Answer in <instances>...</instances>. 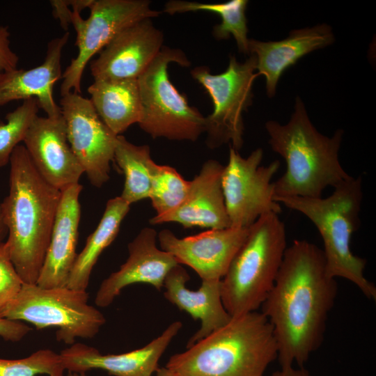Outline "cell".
Returning <instances> with one entry per match:
<instances>
[{"instance_id":"cell-29","label":"cell","mask_w":376,"mask_h":376,"mask_svg":"<svg viewBox=\"0 0 376 376\" xmlns=\"http://www.w3.org/2000/svg\"><path fill=\"white\" fill-rule=\"evenodd\" d=\"M65 370L60 354L49 349L21 359H0V376H64Z\"/></svg>"},{"instance_id":"cell-10","label":"cell","mask_w":376,"mask_h":376,"mask_svg":"<svg viewBox=\"0 0 376 376\" xmlns=\"http://www.w3.org/2000/svg\"><path fill=\"white\" fill-rule=\"evenodd\" d=\"M90 15L84 19L76 11L71 24L76 31L78 54L62 75L61 96L81 94V78L91 58L120 32L142 19L157 17L148 0H93Z\"/></svg>"},{"instance_id":"cell-3","label":"cell","mask_w":376,"mask_h":376,"mask_svg":"<svg viewBox=\"0 0 376 376\" xmlns=\"http://www.w3.org/2000/svg\"><path fill=\"white\" fill-rule=\"evenodd\" d=\"M265 128L272 149L286 162L285 172L274 182V196L320 198L327 187L350 176L338 159L343 131L338 130L331 137L320 134L299 97L286 124L269 120Z\"/></svg>"},{"instance_id":"cell-6","label":"cell","mask_w":376,"mask_h":376,"mask_svg":"<svg viewBox=\"0 0 376 376\" xmlns=\"http://www.w3.org/2000/svg\"><path fill=\"white\" fill-rule=\"evenodd\" d=\"M286 231L276 213L261 216L221 280L224 308L232 318L256 311L272 288L281 265Z\"/></svg>"},{"instance_id":"cell-14","label":"cell","mask_w":376,"mask_h":376,"mask_svg":"<svg viewBox=\"0 0 376 376\" xmlns=\"http://www.w3.org/2000/svg\"><path fill=\"white\" fill-rule=\"evenodd\" d=\"M163 40L162 32L150 18L128 26L91 61L94 80L137 79L161 51Z\"/></svg>"},{"instance_id":"cell-15","label":"cell","mask_w":376,"mask_h":376,"mask_svg":"<svg viewBox=\"0 0 376 376\" xmlns=\"http://www.w3.org/2000/svg\"><path fill=\"white\" fill-rule=\"evenodd\" d=\"M157 240L156 230L146 227L128 244L127 260L103 280L97 291V306H109L124 288L132 284L150 285L158 291L163 288L169 271L180 264L171 253L158 248Z\"/></svg>"},{"instance_id":"cell-22","label":"cell","mask_w":376,"mask_h":376,"mask_svg":"<svg viewBox=\"0 0 376 376\" xmlns=\"http://www.w3.org/2000/svg\"><path fill=\"white\" fill-rule=\"evenodd\" d=\"M334 41L331 29L327 24L292 30L286 38L279 41L249 39V53L256 57L258 75L265 77L268 97L274 95L278 81L287 68L304 55Z\"/></svg>"},{"instance_id":"cell-35","label":"cell","mask_w":376,"mask_h":376,"mask_svg":"<svg viewBox=\"0 0 376 376\" xmlns=\"http://www.w3.org/2000/svg\"><path fill=\"white\" fill-rule=\"evenodd\" d=\"M8 234L7 228L4 224L1 211L0 209V242H2V240Z\"/></svg>"},{"instance_id":"cell-26","label":"cell","mask_w":376,"mask_h":376,"mask_svg":"<svg viewBox=\"0 0 376 376\" xmlns=\"http://www.w3.org/2000/svg\"><path fill=\"white\" fill-rule=\"evenodd\" d=\"M246 0H231L221 3H205L196 1L171 0L165 3L164 12L169 15L191 11H210L218 14L221 22L213 28V36L217 40L227 39L232 35L240 53L249 54L246 17Z\"/></svg>"},{"instance_id":"cell-21","label":"cell","mask_w":376,"mask_h":376,"mask_svg":"<svg viewBox=\"0 0 376 376\" xmlns=\"http://www.w3.org/2000/svg\"><path fill=\"white\" fill-rule=\"evenodd\" d=\"M190 279L181 265L173 267L166 275L163 288L164 297L195 320H200L201 328L189 338L186 347L226 325L232 319L224 306L221 295V280L202 281L196 290L187 288Z\"/></svg>"},{"instance_id":"cell-30","label":"cell","mask_w":376,"mask_h":376,"mask_svg":"<svg viewBox=\"0 0 376 376\" xmlns=\"http://www.w3.org/2000/svg\"><path fill=\"white\" fill-rule=\"evenodd\" d=\"M23 284L5 242H0V308L17 296Z\"/></svg>"},{"instance_id":"cell-1","label":"cell","mask_w":376,"mask_h":376,"mask_svg":"<svg viewBox=\"0 0 376 376\" xmlns=\"http://www.w3.org/2000/svg\"><path fill=\"white\" fill-rule=\"evenodd\" d=\"M337 290L322 249L305 240L287 246L260 306L273 329L281 368L303 367L321 345Z\"/></svg>"},{"instance_id":"cell-24","label":"cell","mask_w":376,"mask_h":376,"mask_svg":"<svg viewBox=\"0 0 376 376\" xmlns=\"http://www.w3.org/2000/svg\"><path fill=\"white\" fill-rule=\"evenodd\" d=\"M130 206L120 196L107 201L100 223L88 237L83 250L77 254L66 287L86 290L95 263L102 251L116 239Z\"/></svg>"},{"instance_id":"cell-32","label":"cell","mask_w":376,"mask_h":376,"mask_svg":"<svg viewBox=\"0 0 376 376\" xmlns=\"http://www.w3.org/2000/svg\"><path fill=\"white\" fill-rule=\"evenodd\" d=\"M10 36L8 27L0 25V75L17 68L19 57L11 48Z\"/></svg>"},{"instance_id":"cell-13","label":"cell","mask_w":376,"mask_h":376,"mask_svg":"<svg viewBox=\"0 0 376 376\" xmlns=\"http://www.w3.org/2000/svg\"><path fill=\"white\" fill-rule=\"evenodd\" d=\"M249 228L228 227L209 229L179 238L169 229L157 233L162 250L180 265L193 269L202 281L221 280L237 251L245 241Z\"/></svg>"},{"instance_id":"cell-7","label":"cell","mask_w":376,"mask_h":376,"mask_svg":"<svg viewBox=\"0 0 376 376\" xmlns=\"http://www.w3.org/2000/svg\"><path fill=\"white\" fill-rule=\"evenodd\" d=\"M171 63L183 67L190 65L182 50L162 47L137 78L141 103L138 124L153 139L195 141L205 132V117L189 104L170 81L168 66Z\"/></svg>"},{"instance_id":"cell-36","label":"cell","mask_w":376,"mask_h":376,"mask_svg":"<svg viewBox=\"0 0 376 376\" xmlns=\"http://www.w3.org/2000/svg\"><path fill=\"white\" fill-rule=\"evenodd\" d=\"M156 376H175L167 368L161 367L157 370Z\"/></svg>"},{"instance_id":"cell-18","label":"cell","mask_w":376,"mask_h":376,"mask_svg":"<svg viewBox=\"0 0 376 376\" xmlns=\"http://www.w3.org/2000/svg\"><path fill=\"white\" fill-rule=\"evenodd\" d=\"M224 166L218 161L205 162L190 181L182 203L170 213L150 219L152 225L176 222L185 228L221 229L230 227L222 189Z\"/></svg>"},{"instance_id":"cell-27","label":"cell","mask_w":376,"mask_h":376,"mask_svg":"<svg viewBox=\"0 0 376 376\" xmlns=\"http://www.w3.org/2000/svg\"><path fill=\"white\" fill-rule=\"evenodd\" d=\"M190 181L185 180L173 167L156 164L148 198L156 217L167 214L176 209L185 198Z\"/></svg>"},{"instance_id":"cell-9","label":"cell","mask_w":376,"mask_h":376,"mask_svg":"<svg viewBox=\"0 0 376 376\" xmlns=\"http://www.w3.org/2000/svg\"><path fill=\"white\" fill-rule=\"evenodd\" d=\"M256 57L250 56L243 63L235 56L230 57L226 70L213 75L205 66H198L191 75L207 91L213 102V111L205 117L206 143L216 148L231 143L239 150L243 145V112L251 104L252 86L258 76Z\"/></svg>"},{"instance_id":"cell-5","label":"cell","mask_w":376,"mask_h":376,"mask_svg":"<svg viewBox=\"0 0 376 376\" xmlns=\"http://www.w3.org/2000/svg\"><path fill=\"white\" fill-rule=\"evenodd\" d=\"M327 198L274 196L279 204L297 211L316 227L330 276L354 283L367 298L376 299V288L364 275L366 260L351 250V239L359 226L363 191L361 177L350 176Z\"/></svg>"},{"instance_id":"cell-20","label":"cell","mask_w":376,"mask_h":376,"mask_svg":"<svg viewBox=\"0 0 376 376\" xmlns=\"http://www.w3.org/2000/svg\"><path fill=\"white\" fill-rule=\"evenodd\" d=\"M69 33L49 41L44 61L29 70L15 69L0 75V106L12 101L35 98L40 109L48 117L62 115L61 107L54 100L53 89L62 78L61 56Z\"/></svg>"},{"instance_id":"cell-37","label":"cell","mask_w":376,"mask_h":376,"mask_svg":"<svg viewBox=\"0 0 376 376\" xmlns=\"http://www.w3.org/2000/svg\"><path fill=\"white\" fill-rule=\"evenodd\" d=\"M67 376H87L85 373L69 372Z\"/></svg>"},{"instance_id":"cell-16","label":"cell","mask_w":376,"mask_h":376,"mask_svg":"<svg viewBox=\"0 0 376 376\" xmlns=\"http://www.w3.org/2000/svg\"><path fill=\"white\" fill-rule=\"evenodd\" d=\"M23 142L34 166L49 185L62 191L79 183L84 171L68 141L62 115L38 116Z\"/></svg>"},{"instance_id":"cell-25","label":"cell","mask_w":376,"mask_h":376,"mask_svg":"<svg viewBox=\"0 0 376 376\" xmlns=\"http://www.w3.org/2000/svg\"><path fill=\"white\" fill-rule=\"evenodd\" d=\"M113 161L125 175L120 196L129 205L148 198L152 175L157 164L151 157L150 147L134 145L118 135Z\"/></svg>"},{"instance_id":"cell-34","label":"cell","mask_w":376,"mask_h":376,"mask_svg":"<svg viewBox=\"0 0 376 376\" xmlns=\"http://www.w3.org/2000/svg\"><path fill=\"white\" fill-rule=\"evenodd\" d=\"M271 376H313L303 367H295V366L281 368L280 370L273 373Z\"/></svg>"},{"instance_id":"cell-23","label":"cell","mask_w":376,"mask_h":376,"mask_svg":"<svg viewBox=\"0 0 376 376\" xmlns=\"http://www.w3.org/2000/svg\"><path fill=\"white\" fill-rule=\"evenodd\" d=\"M88 92L96 112L116 135L139 122L141 103L137 79L94 80Z\"/></svg>"},{"instance_id":"cell-33","label":"cell","mask_w":376,"mask_h":376,"mask_svg":"<svg viewBox=\"0 0 376 376\" xmlns=\"http://www.w3.org/2000/svg\"><path fill=\"white\" fill-rule=\"evenodd\" d=\"M30 331L31 328L20 321L0 317V336L6 340L19 341Z\"/></svg>"},{"instance_id":"cell-31","label":"cell","mask_w":376,"mask_h":376,"mask_svg":"<svg viewBox=\"0 0 376 376\" xmlns=\"http://www.w3.org/2000/svg\"><path fill=\"white\" fill-rule=\"evenodd\" d=\"M93 2V0H53L50 1V4L53 16L58 20L61 26L67 31L75 13L89 8Z\"/></svg>"},{"instance_id":"cell-28","label":"cell","mask_w":376,"mask_h":376,"mask_svg":"<svg viewBox=\"0 0 376 376\" xmlns=\"http://www.w3.org/2000/svg\"><path fill=\"white\" fill-rule=\"evenodd\" d=\"M39 109L36 99L23 100L14 111L7 113L6 122L0 124V168L10 162L14 150L24 141Z\"/></svg>"},{"instance_id":"cell-4","label":"cell","mask_w":376,"mask_h":376,"mask_svg":"<svg viewBox=\"0 0 376 376\" xmlns=\"http://www.w3.org/2000/svg\"><path fill=\"white\" fill-rule=\"evenodd\" d=\"M186 348L165 366L175 376H264L278 351L270 322L257 311L232 318Z\"/></svg>"},{"instance_id":"cell-11","label":"cell","mask_w":376,"mask_h":376,"mask_svg":"<svg viewBox=\"0 0 376 376\" xmlns=\"http://www.w3.org/2000/svg\"><path fill=\"white\" fill-rule=\"evenodd\" d=\"M263 157V150L260 148L247 157L230 148L221 182L230 227L249 228L261 216L281 211L280 204L274 199V185L272 182L280 162L275 160L267 166H260Z\"/></svg>"},{"instance_id":"cell-8","label":"cell","mask_w":376,"mask_h":376,"mask_svg":"<svg viewBox=\"0 0 376 376\" xmlns=\"http://www.w3.org/2000/svg\"><path fill=\"white\" fill-rule=\"evenodd\" d=\"M88 297L86 290L24 283L17 296L0 308V317L28 322L37 329L57 328L56 340L72 345L77 338H93L105 324L103 314L88 304Z\"/></svg>"},{"instance_id":"cell-17","label":"cell","mask_w":376,"mask_h":376,"mask_svg":"<svg viewBox=\"0 0 376 376\" xmlns=\"http://www.w3.org/2000/svg\"><path fill=\"white\" fill-rule=\"evenodd\" d=\"M182 327L180 321H175L145 346L122 354H102L93 347L75 343L59 354L65 369L69 372L102 369L114 376H152L159 368L160 358Z\"/></svg>"},{"instance_id":"cell-2","label":"cell","mask_w":376,"mask_h":376,"mask_svg":"<svg viewBox=\"0 0 376 376\" xmlns=\"http://www.w3.org/2000/svg\"><path fill=\"white\" fill-rule=\"evenodd\" d=\"M9 192L0 204L5 242L24 283L36 284L49 244L61 191L38 172L24 145L10 159Z\"/></svg>"},{"instance_id":"cell-19","label":"cell","mask_w":376,"mask_h":376,"mask_svg":"<svg viewBox=\"0 0 376 376\" xmlns=\"http://www.w3.org/2000/svg\"><path fill=\"white\" fill-rule=\"evenodd\" d=\"M81 190L82 185L77 183L61 191L49 244L36 283L41 288H61L67 285L77 256Z\"/></svg>"},{"instance_id":"cell-12","label":"cell","mask_w":376,"mask_h":376,"mask_svg":"<svg viewBox=\"0 0 376 376\" xmlns=\"http://www.w3.org/2000/svg\"><path fill=\"white\" fill-rule=\"evenodd\" d=\"M61 110L69 145L90 182L100 188L109 179L117 140L90 99L70 92L62 96Z\"/></svg>"}]
</instances>
